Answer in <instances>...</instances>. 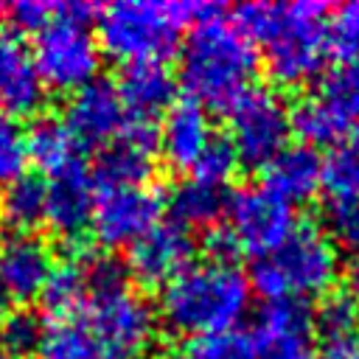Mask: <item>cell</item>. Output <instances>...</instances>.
<instances>
[{
  "instance_id": "cell-1",
  "label": "cell",
  "mask_w": 359,
  "mask_h": 359,
  "mask_svg": "<svg viewBox=\"0 0 359 359\" xmlns=\"http://www.w3.org/2000/svg\"><path fill=\"white\" fill-rule=\"evenodd\" d=\"M233 25L264 50L266 70L286 87L314 79L331 50L325 6L320 3H244Z\"/></svg>"
},
{
  "instance_id": "cell-2",
  "label": "cell",
  "mask_w": 359,
  "mask_h": 359,
  "mask_svg": "<svg viewBox=\"0 0 359 359\" xmlns=\"http://www.w3.org/2000/svg\"><path fill=\"white\" fill-rule=\"evenodd\" d=\"M250 309V278L233 261H199L185 266L160 292V317L180 337H216Z\"/></svg>"
},
{
  "instance_id": "cell-3",
  "label": "cell",
  "mask_w": 359,
  "mask_h": 359,
  "mask_svg": "<svg viewBox=\"0 0 359 359\" xmlns=\"http://www.w3.org/2000/svg\"><path fill=\"white\" fill-rule=\"evenodd\" d=\"M255 70V45L222 14L196 22L180 50V81L202 107L230 109L252 87Z\"/></svg>"
},
{
  "instance_id": "cell-4",
  "label": "cell",
  "mask_w": 359,
  "mask_h": 359,
  "mask_svg": "<svg viewBox=\"0 0 359 359\" xmlns=\"http://www.w3.org/2000/svg\"><path fill=\"white\" fill-rule=\"evenodd\" d=\"M222 14L216 3H140L118 0L98 14V48L109 59L129 65L163 62L177 50L180 28Z\"/></svg>"
},
{
  "instance_id": "cell-5",
  "label": "cell",
  "mask_w": 359,
  "mask_h": 359,
  "mask_svg": "<svg viewBox=\"0 0 359 359\" xmlns=\"http://www.w3.org/2000/svg\"><path fill=\"white\" fill-rule=\"evenodd\" d=\"M339 278V250L314 224H297L286 241L255 258L250 283L272 300H300L323 294Z\"/></svg>"
},
{
  "instance_id": "cell-6",
  "label": "cell",
  "mask_w": 359,
  "mask_h": 359,
  "mask_svg": "<svg viewBox=\"0 0 359 359\" xmlns=\"http://www.w3.org/2000/svg\"><path fill=\"white\" fill-rule=\"evenodd\" d=\"M93 6L59 3L50 22L36 34L31 48L45 87L76 93L98 79L101 48L90 28Z\"/></svg>"
},
{
  "instance_id": "cell-7",
  "label": "cell",
  "mask_w": 359,
  "mask_h": 359,
  "mask_svg": "<svg viewBox=\"0 0 359 359\" xmlns=\"http://www.w3.org/2000/svg\"><path fill=\"white\" fill-rule=\"evenodd\" d=\"M98 359H149L157 339V314L129 280L95 286L81 303Z\"/></svg>"
},
{
  "instance_id": "cell-8",
  "label": "cell",
  "mask_w": 359,
  "mask_h": 359,
  "mask_svg": "<svg viewBox=\"0 0 359 359\" xmlns=\"http://www.w3.org/2000/svg\"><path fill=\"white\" fill-rule=\"evenodd\" d=\"M292 126L309 143H334L359 129V56L339 59L311 95L292 109Z\"/></svg>"
},
{
  "instance_id": "cell-9",
  "label": "cell",
  "mask_w": 359,
  "mask_h": 359,
  "mask_svg": "<svg viewBox=\"0 0 359 359\" xmlns=\"http://www.w3.org/2000/svg\"><path fill=\"white\" fill-rule=\"evenodd\" d=\"M230 143L238 163L266 168L286 146L292 132V112L283 98L269 87H250L230 104Z\"/></svg>"
},
{
  "instance_id": "cell-10",
  "label": "cell",
  "mask_w": 359,
  "mask_h": 359,
  "mask_svg": "<svg viewBox=\"0 0 359 359\" xmlns=\"http://www.w3.org/2000/svg\"><path fill=\"white\" fill-rule=\"evenodd\" d=\"M224 216L230 219L227 230L236 244L258 255L275 250L297 227L294 205L269 191L266 185H250L230 194Z\"/></svg>"
},
{
  "instance_id": "cell-11",
  "label": "cell",
  "mask_w": 359,
  "mask_h": 359,
  "mask_svg": "<svg viewBox=\"0 0 359 359\" xmlns=\"http://www.w3.org/2000/svg\"><path fill=\"white\" fill-rule=\"evenodd\" d=\"M160 196L146 185L104 188L93 210V233L104 247H132L160 222Z\"/></svg>"
},
{
  "instance_id": "cell-12",
  "label": "cell",
  "mask_w": 359,
  "mask_h": 359,
  "mask_svg": "<svg viewBox=\"0 0 359 359\" xmlns=\"http://www.w3.org/2000/svg\"><path fill=\"white\" fill-rule=\"evenodd\" d=\"M129 112L118 87L107 79H95L87 87L76 90L67 104V129L81 146H107L129 123Z\"/></svg>"
},
{
  "instance_id": "cell-13",
  "label": "cell",
  "mask_w": 359,
  "mask_h": 359,
  "mask_svg": "<svg viewBox=\"0 0 359 359\" xmlns=\"http://www.w3.org/2000/svg\"><path fill=\"white\" fill-rule=\"evenodd\" d=\"M314 317L300 300H272L255 323V359H317Z\"/></svg>"
},
{
  "instance_id": "cell-14",
  "label": "cell",
  "mask_w": 359,
  "mask_h": 359,
  "mask_svg": "<svg viewBox=\"0 0 359 359\" xmlns=\"http://www.w3.org/2000/svg\"><path fill=\"white\" fill-rule=\"evenodd\" d=\"M194 258V238L177 222H157L129 247V272L146 286H165Z\"/></svg>"
},
{
  "instance_id": "cell-15",
  "label": "cell",
  "mask_w": 359,
  "mask_h": 359,
  "mask_svg": "<svg viewBox=\"0 0 359 359\" xmlns=\"http://www.w3.org/2000/svg\"><path fill=\"white\" fill-rule=\"evenodd\" d=\"M95 180L84 168V163H73L70 168L59 171L48 182V205L45 222L50 230L65 241H79L93 227L95 210Z\"/></svg>"
},
{
  "instance_id": "cell-16",
  "label": "cell",
  "mask_w": 359,
  "mask_h": 359,
  "mask_svg": "<svg viewBox=\"0 0 359 359\" xmlns=\"http://www.w3.org/2000/svg\"><path fill=\"white\" fill-rule=\"evenodd\" d=\"M50 247L34 233H8L0 238V289L6 300L28 303L42 297L53 269Z\"/></svg>"
},
{
  "instance_id": "cell-17",
  "label": "cell",
  "mask_w": 359,
  "mask_h": 359,
  "mask_svg": "<svg viewBox=\"0 0 359 359\" xmlns=\"http://www.w3.org/2000/svg\"><path fill=\"white\" fill-rule=\"evenodd\" d=\"M157 165V132L146 121H129L126 129L104 146L98 157V177L104 188L146 185Z\"/></svg>"
},
{
  "instance_id": "cell-18",
  "label": "cell",
  "mask_w": 359,
  "mask_h": 359,
  "mask_svg": "<svg viewBox=\"0 0 359 359\" xmlns=\"http://www.w3.org/2000/svg\"><path fill=\"white\" fill-rule=\"evenodd\" d=\"M48 87L39 76L31 48L14 36H0V112L11 118L34 115L45 107Z\"/></svg>"
},
{
  "instance_id": "cell-19",
  "label": "cell",
  "mask_w": 359,
  "mask_h": 359,
  "mask_svg": "<svg viewBox=\"0 0 359 359\" xmlns=\"http://www.w3.org/2000/svg\"><path fill=\"white\" fill-rule=\"evenodd\" d=\"M213 137L208 109L196 101H174V107L165 112L160 135H157V149L163 157L177 165V168H194L199 160L202 149Z\"/></svg>"
},
{
  "instance_id": "cell-20",
  "label": "cell",
  "mask_w": 359,
  "mask_h": 359,
  "mask_svg": "<svg viewBox=\"0 0 359 359\" xmlns=\"http://www.w3.org/2000/svg\"><path fill=\"white\" fill-rule=\"evenodd\" d=\"M115 87L123 98L129 118L146 123H151L154 115L168 112L177 98V79L163 62H143L123 67L121 81Z\"/></svg>"
},
{
  "instance_id": "cell-21",
  "label": "cell",
  "mask_w": 359,
  "mask_h": 359,
  "mask_svg": "<svg viewBox=\"0 0 359 359\" xmlns=\"http://www.w3.org/2000/svg\"><path fill=\"white\" fill-rule=\"evenodd\" d=\"M264 185L292 205L306 202L323 185V157L309 143L286 146L266 165V182Z\"/></svg>"
},
{
  "instance_id": "cell-22",
  "label": "cell",
  "mask_w": 359,
  "mask_h": 359,
  "mask_svg": "<svg viewBox=\"0 0 359 359\" xmlns=\"http://www.w3.org/2000/svg\"><path fill=\"white\" fill-rule=\"evenodd\" d=\"M227 199H230V194L222 185H210L196 177L180 180L168 196L171 222L182 224L185 230L188 227H213L227 213Z\"/></svg>"
},
{
  "instance_id": "cell-23",
  "label": "cell",
  "mask_w": 359,
  "mask_h": 359,
  "mask_svg": "<svg viewBox=\"0 0 359 359\" xmlns=\"http://www.w3.org/2000/svg\"><path fill=\"white\" fill-rule=\"evenodd\" d=\"M48 182L36 174H22L0 191V224L8 233H31L45 222Z\"/></svg>"
},
{
  "instance_id": "cell-24",
  "label": "cell",
  "mask_w": 359,
  "mask_h": 359,
  "mask_svg": "<svg viewBox=\"0 0 359 359\" xmlns=\"http://www.w3.org/2000/svg\"><path fill=\"white\" fill-rule=\"evenodd\" d=\"M36 353L39 359H98V348L87 328L81 306L76 311L50 314Z\"/></svg>"
},
{
  "instance_id": "cell-25",
  "label": "cell",
  "mask_w": 359,
  "mask_h": 359,
  "mask_svg": "<svg viewBox=\"0 0 359 359\" xmlns=\"http://www.w3.org/2000/svg\"><path fill=\"white\" fill-rule=\"evenodd\" d=\"M28 160H34L50 177L79 163V143L67 123L53 115L36 118V123L28 129Z\"/></svg>"
},
{
  "instance_id": "cell-26",
  "label": "cell",
  "mask_w": 359,
  "mask_h": 359,
  "mask_svg": "<svg viewBox=\"0 0 359 359\" xmlns=\"http://www.w3.org/2000/svg\"><path fill=\"white\" fill-rule=\"evenodd\" d=\"M42 300L50 314L76 311L87 300V255H70L53 264L42 289Z\"/></svg>"
},
{
  "instance_id": "cell-27",
  "label": "cell",
  "mask_w": 359,
  "mask_h": 359,
  "mask_svg": "<svg viewBox=\"0 0 359 359\" xmlns=\"http://www.w3.org/2000/svg\"><path fill=\"white\" fill-rule=\"evenodd\" d=\"M323 185L334 196L359 194V129L331 143L323 157Z\"/></svg>"
},
{
  "instance_id": "cell-28",
  "label": "cell",
  "mask_w": 359,
  "mask_h": 359,
  "mask_svg": "<svg viewBox=\"0 0 359 359\" xmlns=\"http://www.w3.org/2000/svg\"><path fill=\"white\" fill-rule=\"evenodd\" d=\"M28 163V129L20 118L0 112V191L25 174Z\"/></svg>"
},
{
  "instance_id": "cell-29",
  "label": "cell",
  "mask_w": 359,
  "mask_h": 359,
  "mask_svg": "<svg viewBox=\"0 0 359 359\" xmlns=\"http://www.w3.org/2000/svg\"><path fill=\"white\" fill-rule=\"evenodd\" d=\"M325 227L337 250H348L359 258V194L334 196L325 205Z\"/></svg>"
},
{
  "instance_id": "cell-30",
  "label": "cell",
  "mask_w": 359,
  "mask_h": 359,
  "mask_svg": "<svg viewBox=\"0 0 359 359\" xmlns=\"http://www.w3.org/2000/svg\"><path fill=\"white\" fill-rule=\"evenodd\" d=\"M238 168V154L230 143V137L224 135H213L208 140V146L202 149L199 160L194 163V177L202 180V182H210V185H222L236 174Z\"/></svg>"
},
{
  "instance_id": "cell-31",
  "label": "cell",
  "mask_w": 359,
  "mask_h": 359,
  "mask_svg": "<svg viewBox=\"0 0 359 359\" xmlns=\"http://www.w3.org/2000/svg\"><path fill=\"white\" fill-rule=\"evenodd\" d=\"M42 331H45V323L28 311V309H20V311H11L6 320H3V328H0V337H3V348L8 353H14L17 359L22 353H34L39 348V339H42Z\"/></svg>"
},
{
  "instance_id": "cell-32",
  "label": "cell",
  "mask_w": 359,
  "mask_h": 359,
  "mask_svg": "<svg viewBox=\"0 0 359 359\" xmlns=\"http://www.w3.org/2000/svg\"><path fill=\"white\" fill-rule=\"evenodd\" d=\"M314 325L320 334L353 331V328H359V303L348 292H331L320 303V309L314 314Z\"/></svg>"
},
{
  "instance_id": "cell-33",
  "label": "cell",
  "mask_w": 359,
  "mask_h": 359,
  "mask_svg": "<svg viewBox=\"0 0 359 359\" xmlns=\"http://www.w3.org/2000/svg\"><path fill=\"white\" fill-rule=\"evenodd\" d=\"M328 39L331 50H337L342 59L359 56V3H345L337 8L328 22Z\"/></svg>"
},
{
  "instance_id": "cell-34",
  "label": "cell",
  "mask_w": 359,
  "mask_h": 359,
  "mask_svg": "<svg viewBox=\"0 0 359 359\" xmlns=\"http://www.w3.org/2000/svg\"><path fill=\"white\" fill-rule=\"evenodd\" d=\"M317 359H359V328L339 334H320Z\"/></svg>"
},
{
  "instance_id": "cell-35",
  "label": "cell",
  "mask_w": 359,
  "mask_h": 359,
  "mask_svg": "<svg viewBox=\"0 0 359 359\" xmlns=\"http://www.w3.org/2000/svg\"><path fill=\"white\" fill-rule=\"evenodd\" d=\"M53 11H56V6H53V3H39V0H22V3L11 6V20H14V25H17V28L39 34V31H42V28H45V25L50 22Z\"/></svg>"
},
{
  "instance_id": "cell-36",
  "label": "cell",
  "mask_w": 359,
  "mask_h": 359,
  "mask_svg": "<svg viewBox=\"0 0 359 359\" xmlns=\"http://www.w3.org/2000/svg\"><path fill=\"white\" fill-rule=\"evenodd\" d=\"M205 247H208V261H233L236 252H238V244H236V238L230 236L227 227H216L208 236Z\"/></svg>"
},
{
  "instance_id": "cell-37",
  "label": "cell",
  "mask_w": 359,
  "mask_h": 359,
  "mask_svg": "<svg viewBox=\"0 0 359 359\" xmlns=\"http://www.w3.org/2000/svg\"><path fill=\"white\" fill-rule=\"evenodd\" d=\"M160 359H208V356H205V351L199 348V342L194 339L188 348H180V351H168V353H163Z\"/></svg>"
},
{
  "instance_id": "cell-38",
  "label": "cell",
  "mask_w": 359,
  "mask_h": 359,
  "mask_svg": "<svg viewBox=\"0 0 359 359\" xmlns=\"http://www.w3.org/2000/svg\"><path fill=\"white\" fill-rule=\"evenodd\" d=\"M345 280H348V289H345V292H348V294H351V297L359 303V258H356V261L348 266Z\"/></svg>"
},
{
  "instance_id": "cell-39",
  "label": "cell",
  "mask_w": 359,
  "mask_h": 359,
  "mask_svg": "<svg viewBox=\"0 0 359 359\" xmlns=\"http://www.w3.org/2000/svg\"><path fill=\"white\" fill-rule=\"evenodd\" d=\"M8 317V300H6V294H3V289H0V328H3V320Z\"/></svg>"
},
{
  "instance_id": "cell-40",
  "label": "cell",
  "mask_w": 359,
  "mask_h": 359,
  "mask_svg": "<svg viewBox=\"0 0 359 359\" xmlns=\"http://www.w3.org/2000/svg\"><path fill=\"white\" fill-rule=\"evenodd\" d=\"M0 359H17V356H14V353H8L6 348H0Z\"/></svg>"
}]
</instances>
